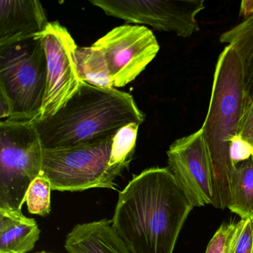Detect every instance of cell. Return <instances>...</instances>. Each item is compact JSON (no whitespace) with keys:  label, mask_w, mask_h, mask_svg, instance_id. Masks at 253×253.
Instances as JSON below:
<instances>
[{"label":"cell","mask_w":253,"mask_h":253,"mask_svg":"<svg viewBox=\"0 0 253 253\" xmlns=\"http://www.w3.org/2000/svg\"><path fill=\"white\" fill-rule=\"evenodd\" d=\"M228 209L241 219L253 217V156L235 165Z\"/></svg>","instance_id":"15"},{"label":"cell","mask_w":253,"mask_h":253,"mask_svg":"<svg viewBox=\"0 0 253 253\" xmlns=\"http://www.w3.org/2000/svg\"><path fill=\"white\" fill-rule=\"evenodd\" d=\"M227 253H253V217L236 223Z\"/></svg>","instance_id":"19"},{"label":"cell","mask_w":253,"mask_h":253,"mask_svg":"<svg viewBox=\"0 0 253 253\" xmlns=\"http://www.w3.org/2000/svg\"><path fill=\"white\" fill-rule=\"evenodd\" d=\"M113 137L79 147L44 150L42 174L49 180L51 189L60 192L94 188L116 189L115 179L124 170L109 165Z\"/></svg>","instance_id":"6"},{"label":"cell","mask_w":253,"mask_h":253,"mask_svg":"<svg viewBox=\"0 0 253 253\" xmlns=\"http://www.w3.org/2000/svg\"><path fill=\"white\" fill-rule=\"evenodd\" d=\"M65 248L69 253H131L106 218L77 224L66 235Z\"/></svg>","instance_id":"12"},{"label":"cell","mask_w":253,"mask_h":253,"mask_svg":"<svg viewBox=\"0 0 253 253\" xmlns=\"http://www.w3.org/2000/svg\"><path fill=\"white\" fill-rule=\"evenodd\" d=\"M240 15L245 19L253 15V0H244L241 2Z\"/></svg>","instance_id":"22"},{"label":"cell","mask_w":253,"mask_h":253,"mask_svg":"<svg viewBox=\"0 0 253 253\" xmlns=\"http://www.w3.org/2000/svg\"><path fill=\"white\" fill-rule=\"evenodd\" d=\"M236 223L222 224L209 243L206 253H227Z\"/></svg>","instance_id":"20"},{"label":"cell","mask_w":253,"mask_h":253,"mask_svg":"<svg viewBox=\"0 0 253 253\" xmlns=\"http://www.w3.org/2000/svg\"><path fill=\"white\" fill-rule=\"evenodd\" d=\"M51 184L49 180L41 174L28 189L26 203L31 214L44 216L51 211Z\"/></svg>","instance_id":"18"},{"label":"cell","mask_w":253,"mask_h":253,"mask_svg":"<svg viewBox=\"0 0 253 253\" xmlns=\"http://www.w3.org/2000/svg\"><path fill=\"white\" fill-rule=\"evenodd\" d=\"M75 63L80 78L85 84L98 88H115L104 53L98 47L78 46Z\"/></svg>","instance_id":"16"},{"label":"cell","mask_w":253,"mask_h":253,"mask_svg":"<svg viewBox=\"0 0 253 253\" xmlns=\"http://www.w3.org/2000/svg\"><path fill=\"white\" fill-rule=\"evenodd\" d=\"M167 153L169 169L194 207L212 204L211 164L201 129L177 139Z\"/></svg>","instance_id":"10"},{"label":"cell","mask_w":253,"mask_h":253,"mask_svg":"<svg viewBox=\"0 0 253 253\" xmlns=\"http://www.w3.org/2000/svg\"><path fill=\"white\" fill-rule=\"evenodd\" d=\"M246 105L241 61L235 49L228 45L216 63L208 112L201 128L211 164V205L216 208L224 210L229 204L235 168L232 146L238 139Z\"/></svg>","instance_id":"3"},{"label":"cell","mask_w":253,"mask_h":253,"mask_svg":"<svg viewBox=\"0 0 253 253\" xmlns=\"http://www.w3.org/2000/svg\"><path fill=\"white\" fill-rule=\"evenodd\" d=\"M41 38L46 57L47 85L38 120L55 115L84 83L80 78L75 63L78 45L69 31L58 22H51Z\"/></svg>","instance_id":"8"},{"label":"cell","mask_w":253,"mask_h":253,"mask_svg":"<svg viewBox=\"0 0 253 253\" xmlns=\"http://www.w3.org/2000/svg\"><path fill=\"white\" fill-rule=\"evenodd\" d=\"M93 45L104 53L115 88L125 86L135 80L160 50L152 31L131 25L115 28Z\"/></svg>","instance_id":"9"},{"label":"cell","mask_w":253,"mask_h":253,"mask_svg":"<svg viewBox=\"0 0 253 253\" xmlns=\"http://www.w3.org/2000/svg\"><path fill=\"white\" fill-rule=\"evenodd\" d=\"M238 139L248 147L253 156V99L244 109L240 124Z\"/></svg>","instance_id":"21"},{"label":"cell","mask_w":253,"mask_h":253,"mask_svg":"<svg viewBox=\"0 0 253 253\" xmlns=\"http://www.w3.org/2000/svg\"><path fill=\"white\" fill-rule=\"evenodd\" d=\"M220 42L231 45L239 57L247 105L253 99V15L222 34Z\"/></svg>","instance_id":"14"},{"label":"cell","mask_w":253,"mask_h":253,"mask_svg":"<svg viewBox=\"0 0 253 253\" xmlns=\"http://www.w3.org/2000/svg\"><path fill=\"white\" fill-rule=\"evenodd\" d=\"M193 208L169 169L153 167L120 192L112 226L131 253H173Z\"/></svg>","instance_id":"1"},{"label":"cell","mask_w":253,"mask_h":253,"mask_svg":"<svg viewBox=\"0 0 253 253\" xmlns=\"http://www.w3.org/2000/svg\"><path fill=\"white\" fill-rule=\"evenodd\" d=\"M48 253V252L42 251V252H39V253Z\"/></svg>","instance_id":"23"},{"label":"cell","mask_w":253,"mask_h":253,"mask_svg":"<svg viewBox=\"0 0 253 253\" xmlns=\"http://www.w3.org/2000/svg\"><path fill=\"white\" fill-rule=\"evenodd\" d=\"M41 230L22 211L0 209V253H27L39 240Z\"/></svg>","instance_id":"13"},{"label":"cell","mask_w":253,"mask_h":253,"mask_svg":"<svg viewBox=\"0 0 253 253\" xmlns=\"http://www.w3.org/2000/svg\"><path fill=\"white\" fill-rule=\"evenodd\" d=\"M139 124H130L118 130L112 141L111 167L128 168L135 150Z\"/></svg>","instance_id":"17"},{"label":"cell","mask_w":253,"mask_h":253,"mask_svg":"<svg viewBox=\"0 0 253 253\" xmlns=\"http://www.w3.org/2000/svg\"><path fill=\"white\" fill-rule=\"evenodd\" d=\"M48 23L40 1L2 0L0 1V46L41 36Z\"/></svg>","instance_id":"11"},{"label":"cell","mask_w":253,"mask_h":253,"mask_svg":"<svg viewBox=\"0 0 253 253\" xmlns=\"http://www.w3.org/2000/svg\"><path fill=\"white\" fill-rule=\"evenodd\" d=\"M106 14L128 23L146 24L162 32L189 38L200 30L196 17L204 0H91Z\"/></svg>","instance_id":"7"},{"label":"cell","mask_w":253,"mask_h":253,"mask_svg":"<svg viewBox=\"0 0 253 253\" xmlns=\"http://www.w3.org/2000/svg\"><path fill=\"white\" fill-rule=\"evenodd\" d=\"M43 152L33 123L0 121V209L22 211L29 186L42 174Z\"/></svg>","instance_id":"5"},{"label":"cell","mask_w":253,"mask_h":253,"mask_svg":"<svg viewBox=\"0 0 253 253\" xmlns=\"http://www.w3.org/2000/svg\"><path fill=\"white\" fill-rule=\"evenodd\" d=\"M144 121L131 94L84 83L55 115L33 124L44 150H60L103 141Z\"/></svg>","instance_id":"2"},{"label":"cell","mask_w":253,"mask_h":253,"mask_svg":"<svg viewBox=\"0 0 253 253\" xmlns=\"http://www.w3.org/2000/svg\"><path fill=\"white\" fill-rule=\"evenodd\" d=\"M47 61L41 35L0 46V93L9 102L8 120L35 122L42 112Z\"/></svg>","instance_id":"4"}]
</instances>
